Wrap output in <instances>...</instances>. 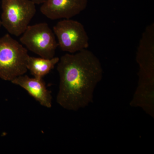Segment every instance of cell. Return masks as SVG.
<instances>
[{
	"mask_svg": "<svg viewBox=\"0 0 154 154\" xmlns=\"http://www.w3.org/2000/svg\"><path fill=\"white\" fill-rule=\"evenodd\" d=\"M59 60L58 57H54L52 58L47 59L29 56L27 61V69L34 77L42 78L54 68Z\"/></svg>",
	"mask_w": 154,
	"mask_h": 154,
	"instance_id": "cell-9",
	"label": "cell"
},
{
	"mask_svg": "<svg viewBox=\"0 0 154 154\" xmlns=\"http://www.w3.org/2000/svg\"><path fill=\"white\" fill-rule=\"evenodd\" d=\"M22 35L20 42L30 51L44 58L54 57L58 45L47 23L29 25Z\"/></svg>",
	"mask_w": 154,
	"mask_h": 154,
	"instance_id": "cell-5",
	"label": "cell"
},
{
	"mask_svg": "<svg viewBox=\"0 0 154 154\" xmlns=\"http://www.w3.org/2000/svg\"><path fill=\"white\" fill-rule=\"evenodd\" d=\"M88 5V0H47L40 10L51 20L71 19L84 11Z\"/></svg>",
	"mask_w": 154,
	"mask_h": 154,
	"instance_id": "cell-7",
	"label": "cell"
},
{
	"mask_svg": "<svg viewBox=\"0 0 154 154\" xmlns=\"http://www.w3.org/2000/svg\"><path fill=\"white\" fill-rule=\"evenodd\" d=\"M136 59L139 67L138 84L130 105L140 107L146 113H152L154 111V23L148 25L143 33Z\"/></svg>",
	"mask_w": 154,
	"mask_h": 154,
	"instance_id": "cell-2",
	"label": "cell"
},
{
	"mask_svg": "<svg viewBox=\"0 0 154 154\" xmlns=\"http://www.w3.org/2000/svg\"><path fill=\"white\" fill-rule=\"evenodd\" d=\"M2 21H1V20H0V29H1V27H2Z\"/></svg>",
	"mask_w": 154,
	"mask_h": 154,
	"instance_id": "cell-11",
	"label": "cell"
},
{
	"mask_svg": "<svg viewBox=\"0 0 154 154\" xmlns=\"http://www.w3.org/2000/svg\"><path fill=\"white\" fill-rule=\"evenodd\" d=\"M60 78L57 102L64 109L77 111L93 102L94 91L102 79L101 62L88 49L67 53L60 58Z\"/></svg>",
	"mask_w": 154,
	"mask_h": 154,
	"instance_id": "cell-1",
	"label": "cell"
},
{
	"mask_svg": "<svg viewBox=\"0 0 154 154\" xmlns=\"http://www.w3.org/2000/svg\"><path fill=\"white\" fill-rule=\"evenodd\" d=\"M33 2L35 5H42V4L45 2L47 0H30Z\"/></svg>",
	"mask_w": 154,
	"mask_h": 154,
	"instance_id": "cell-10",
	"label": "cell"
},
{
	"mask_svg": "<svg viewBox=\"0 0 154 154\" xmlns=\"http://www.w3.org/2000/svg\"><path fill=\"white\" fill-rule=\"evenodd\" d=\"M2 25L10 34L22 35L36 13V5L30 0H2Z\"/></svg>",
	"mask_w": 154,
	"mask_h": 154,
	"instance_id": "cell-4",
	"label": "cell"
},
{
	"mask_svg": "<svg viewBox=\"0 0 154 154\" xmlns=\"http://www.w3.org/2000/svg\"><path fill=\"white\" fill-rule=\"evenodd\" d=\"M11 82L23 88L42 106L51 107L52 96L42 78H30L23 75L15 78Z\"/></svg>",
	"mask_w": 154,
	"mask_h": 154,
	"instance_id": "cell-8",
	"label": "cell"
},
{
	"mask_svg": "<svg viewBox=\"0 0 154 154\" xmlns=\"http://www.w3.org/2000/svg\"><path fill=\"white\" fill-rule=\"evenodd\" d=\"M53 31L63 51L74 54L89 47L88 33L84 25L79 21L63 19L54 26Z\"/></svg>",
	"mask_w": 154,
	"mask_h": 154,
	"instance_id": "cell-6",
	"label": "cell"
},
{
	"mask_svg": "<svg viewBox=\"0 0 154 154\" xmlns=\"http://www.w3.org/2000/svg\"><path fill=\"white\" fill-rule=\"evenodd\" d=\"M29 57L28 49L10 34L0 38V79L11 82L25 75Z\"/></svg>",
	"mask_w": 154,
	"mask_h": 154,
	"instance_id": "cell-3",
	"label": "cell"
}]
</instances>
